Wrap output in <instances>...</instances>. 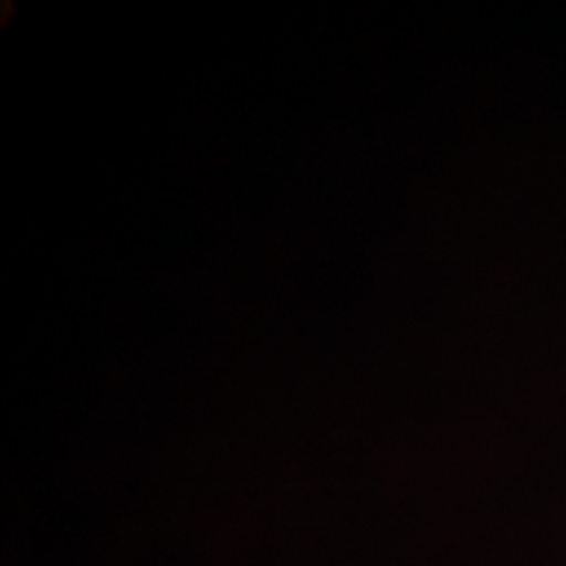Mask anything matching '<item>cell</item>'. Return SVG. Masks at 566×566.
Listing matches in <instances>:
<instances>
[]
</instances>
